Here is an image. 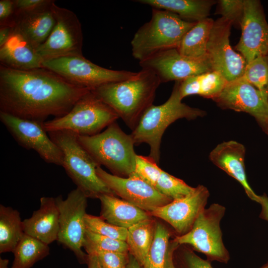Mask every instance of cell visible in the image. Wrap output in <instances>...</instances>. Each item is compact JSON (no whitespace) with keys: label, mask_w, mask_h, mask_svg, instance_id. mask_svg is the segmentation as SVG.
<instances>
[{"label":"cell","mask_w":268,"mask_h":268,"mask_svg":"<svg viewBox=\"0 0 268 268\" xmlns=\"http://www.w3.org/2000/svg\"><path fill=\"white\" fill-rule=\"evenodd\" d=\"M90 89L75 86L44 67L18 70L0 65V111L44 123L67 114Z\"/></svg>","instance_id":"cell-1"},{"label":"cell","mask_w":268,"mask_h":268,"mask_svg":"<svg viewBox=\"0 0 268 268\" xmlns=\"http://www.w3.org/2000/svg\"><path fill=\"white\" fill-rule=\"evenodd\" d=\"M160 83L152 71L141 68L131 78L92 90L133 131L143 113L153 104Z\"/></svg>","instance_id":"cell-2"},{"label":"cell","mask_w":268,"mask_h":268,"mask_svg":"<svg viewBox=\"0 0 268 268\" xmlns=\"http://www.w3.org/2000/svg\"><path fill=\"white\" fill-rule=\"evenodd\" d=\"M180 81H175L168 99L160 105L150 106L143 113L131 134L134 144H148L149 156L158 163L162 135L167 128L179 119L194 120L205 115L201 109L182 102L179 92Z\"/></svg>","instance_id":"cell-3"},{"label":"cell","mask_w":268,"mask_h":268,"mask_svg":"<svg viewBox=\"0 0 268 268\" xmlns=\"http://www.w3.org/2000/svg\"><path fill=\"white\" fill-rule=\"evenodd\" d=\"M172 12L152 8L150 20L141 26L132 41V55L139 62L159 53L176 48L196 24Z\"/></svg>","instance_id":"cell-4"},{"label":"cell","mask_w":268,"mask_h":268,"mask_svg":"<svg viewBox=\"0 0 268 268\" xmlns=\"http://www.w3.org/2000/svg\"><path fill=\"white\" fill-rule=\"evenodd\" d=\"M77 140L93 159L113 175L123 177L134 173L136 154L131 134H126L115 122L98 134L77 135Z\"/></svg>","instance_id":"cell-5"},{"label":"cell","mask_w":268,"mask_h":268,"mask_svg":"<svg viewBox=\"0 0 268 268\" xmlns=\"http://www.w3.org/2000/svg\"><path fill=\"white\" fill-rule=\"evenodd\" d=\"M48 133L62 150V167L77 188L88 198L98 199L103 194L115 195L98 176L96 170L100 166L79 143L77 134L66 130Z\"/></svg>","instance_id":"cell-6"},{"label":"cell","mask_w":268,"mask_h":268,"mask_svg":"<svg viewBox=\"0 0 268 268\" xmlns=\"http://www.w3.org/2000/svg\"><path fill=\"white\" fill-rule=\"evenodd\" d=\"M117 113L92 90L83 95L66 115L43 123L47 132L69 131L81 136H91L115 122Z\"/></svg>","instance_id":"cell-7"},{"label":"cell","mask_w":268,"mask_h":268,"mask_svg":"<svg viewBox=\"0 0 268 268\" xmlns=\"http://www.w3.org/2000/svg\"><path fill=\"white\" fill-rule=\"evenodd\" d=\"M225 211L224 206L212 203L200 213L189 232L177 236L174 240L180 246L189 245L193 251L202 253L210 262L228 263L230 254L223 243L220 226Z\"/></svg>","instance_id":"cell-8"},{"label":"cell","mask_w":268,"mask_h":268,"mask_svg":"<svg viewBox=\"0 0 268 268\" xmlns=\"http://www.w3.org/2000/svg\"><path fill=\"white\" fill-rule=\"evenodd\" d=\"M42 66L75 86L90 90L128 79L136 73L104 68L92 63L83 55L63 57L44 61Z\"/></svg>","instance_id":"cell-9"},{"label":"cell","mask_w":268,"mask_h":268,"mask_svg":"<svg viewBox=\"0 0 268 268\" xmlns=\"http://www.w3.org/2000/svg\"><path fill=\"white\" fill-rule=\"evenodd\" d=\"M60 212L57 241L71 251L80 264L87 263L88 255L82 250L86 228L85 216L88 198L79 189L71 191L64 200L55 198Z\"/></svg>","instance_id":"cell-10"},{"label":"cell","mask_w":268,"mask_h":268,"mask_svg":"<svg viewBox=\"0 0 268 268\" xmlns=\"http://www.w3.org/2000/svg\"><path fill=\"white\" fill-rule=\"evenodd\" d=\"M51 8L56 23L47 40L37 49L43 61L67 56H82L81 23L72 11L58 6Z\"/></svg>","instance_id":"cell-11"},{"label":"cell","mask_w":268,"mask_h":268,"mask_svg":"<svg viewBox=\"0 0 268 268\" xmlns=\"http://www.w3.org/2000/svg\"><path fill=\"white\" fill-rule=\"evenodd\" d=\"M0 120L20 145L35 151L47 163L62 166L63 153L47 134L43 123L19 118L1 111Z\"/></svg>","instance_id":"cell-12"},{"label":"cell","mask_w":268,"mask_h":268,"mask_svg":"<svg viewBox=\"0 0 268 268\" xmlns=\"http://www.w3.org/2000/svg\"><path fill=\"white\" fill-rule=\"evenodd\" d=\"M212 100L223 109L251 115L268 134V94L260 91L242 77L228 82L219 95Z\"/></svg>","instance_id":"cell-13"},{"label":"cell","mask_w":268,"mask_h":268,"mask_svg":"<svg viewBox=\"0 0 268 268\" xmlns=\"http://www.w3.org/2000/svg\"><path fill=\"white\" fill-rule=\"evenodd\" d=\"M232 23L221 17L214 21L206 49V56L212 70L220 72L229 82L241 77L246 62L230 44Z\"/></svg>","instance_id":"cell-14"},{"label":"cell","mask_w":268,"mask_h":268,"mask_svg":"<svg viewBox=\"0 0 268 268\" xmlns=\"http://www.w3.org/2000/svg\"><path fill=\"white\" fill-rule=\"evenodd\" d=\"M142 69L152 71L161 83L182 81L189 77L212 71L207 56L194 59L185 56L177 49L159 53L139 62Z\"/></svg>","instance_id":"cell-15"},{"label":"cell","mask_w":268,"mask_h":268,"mask_svg":"<svg viewBox=\"0 0 268 268\" xmlns=\"http://www.w3.org/2000/svg\"><path fill=\"white\" fill-rule=\"evenodd\" d=\"M96 171L115 195L148 213L172 201L137 177H120L107 172L100 166Z\"/></svg>","instance_id":"cell-16"},{"label":"cell","mask_w":268,"mask_h":268,"mask_svg":"<svg viewBox=\"0 0 268 268\" xmlns=\"http://www.w3.org/2000/svg\"><path fill=\"white\" fill-rule=\"evenodd\" d=\"M241 35L236 49L246 64L256 58L268 55V23L259 0H244Z\"/></svg>","instance_id":"cell-17"},{"label":"cell","mask_w":268,"mask_h":268,"mask_svg":"<svg viewBox=\"0 0 268 268\" xmlns=\"http://www.w3.org/2000/svg\"><path fill=\"white\" fill-rule=\"evenodd\" d=\"M210 194L207 188L198 185L187 196L173 200L149 213L168 223L181 236L192 228L200 213L205 207Z\"/></svg>","instance_id":"cell-18"},{"label":"cell","mask_w":268,"mask_h":268,"mask_svg":"<svg viewBox=\"0 0 268 268\" xmlns=\"http://www.w3.org/2000/svg\"><path fill=\"white\" fill-rule=\"evenodd\" d=\"M246 149L241 143L234 141H224L210 153L209 159L217 167L237 180L243 187L248 197L258 202L257 195L248 183L245 167Z\"/></svg>","instance_id":"cell-19"},{"label":"cell","mask_w":268,"mask_h":268,"mask_svg":"<svg viewBox=\"0 0 268 268\" xmlns=\"http://www.w3.org/2000/svg\"><path fill=\"white\" fill-rule=\"evenodd\" d=\"M24 233L49 245L57 241L60 226V212L55 198H40L38 209L23 220Z\"/></svg>","instance_id":"cell-20"},{"label":"cell","mask_w":268,"mask_h":268,"mask_svg":"<svg viewBox=\"0 0 268 268\" xmlns=\"http://www.w3.org/2000/svg\"><path fill=\"white\" fill-rule=\"evenodd\" d=\"M0 62L7 67L28 70L43 67L36 49L14 25L6 43L0 47Z\"/></svg>","instance_id":"cell-21"},{"label":"cell","mask_w":268,"mask_h":268,"mask_svg":"<svg viewBox=\"0 0 268 268\" xmlns=\"http://www.w3.org/2000/svg\"><path fill=\"white\" fill-rule=\"evenodd\" d=\"M98 199L101 203L100 216L115 226L128 229L152 218L148 212L114 195L103 194Z\"/></svg>","instance_id":"cell-22"},{"label":"cell","mask_w":268,"mask_h":268,"mask_svg":"<svg viewBox=\"0 0 268 268\" xmlns=\"http://www.w3.org/2000/svg\"><path fill=\"white\" fill-rule=\"evenodd\" d=\"M56 23L51 6L30 13L15 14V25L37 49L48 38Z\"/></svg>","instance_id":"cell-23"},{"label":"cell","mask_w":268,"mask_h":268,"mask_svg":"<svg viewBox=\"0 0 268 268\" xmlns=\"http://www.w3.org/2000/svg\"><path fill=\"white\" fill-rule=\"evenodd\" d=\"M137 2L154 8L174 13L183 20L198 22L208 17L212 6V0H138Z\"/></svg>","instance_id":"cell-24"},{"label":"cell","mask_w":268,"mask_h":268,"mask_svg":"<svg viewBox=\"0 0 268 268\" xmlns=\"http://www.w3.org/2000/svg\"><path fill=\"white\" fill-rule=\"evenodd\" d=\"M228 82L217 71L205 72L180 81V95L182 99L192 95L213 99L219 95Z\"/></svg>","instance_id":"cell-25"},{"label":"cell","mask_w":268,"mask_h":268,"mask_svg":"<svg viewBox=\"0 0 268 268\" xmlns=\"http://www.w3.org/2000/svg\"><path fill=\"white\" fill-rule=\"evenodd\" d=\"M156 222L152 218L141 221L128 229L126 242L129 253L142 266L155 236Z\"/></svg>","instance_id":"cell-26"},{"label":"cell","mask_w":268,"mask_h":268,"mask_svg":"<svg viewBox=\"0 0 268 268\" xmlns=\"http://www.w3.org/2000/svg\"><path fill=\"white\" fill-rule=\"evenodd\" d=\"M214 21L207 17L197 22L183 38L177 50L182 55L194 59L206 57V49Z\"/></svg>","instance_id":"cell-27"},{"label":"cell","mask_w":268,"mask_h":268,"mask_svg":"<svg viewBox=\"0 0 268 268\" xmlns=\"http://www.w3.org/2000/svg\"><path fill=\"white\" fill-rule=\"evenodd\" d=\"M20 213L0 205V253L13 252L24 234Z\"/></svg>","instance_id":"cell-28"},{"label":"cell","mask_w":268,"mask_h":268,"mask_svg":"<svg viewBox=\"0 0 268 268\" xmlns=\"http://www.w3.org/2000/svg\"><path fill=\"white\" fill-rule=\"evenodd\" d=\"M11 268H30L50 254L49 245L24 234L13 252Z\"/></svg>","instance_id":"cell-29"},{"label":"cell","mask_w":268,"mask_h":268,"mask_svg":"<svg viewBox=\"0 0 268 268\" xmlns=\"http://www.w3.org/2000/svg\"><path fill=\"white\" fill-rule=\"evenodd\" d=\"M171 233L162 223L156 222L155 236L142 268H165Z\"/></svg>","instance_id":"cell-30"},{"label":"cell","mask_w":268,"mask_h":268,"mask_svg":"<svg viewBox=\"0 0 268 268\" xmlns=\"http://www.w3.org/2000/svg\"><path fill=\"white\" fill-rule=\"evenodd\" d=\"M83 248L89 255L96 252L129 253L126 241L100 235L86 229Z\"/></svg>","instance_id":"cell-31"},{"label":"cell","mask_w":268,"mask_h":268,"mask_svg":"<svg viewBox=\"0 0 268 268\" xmlns=\"http://www.w3.org/2000/svg\"><path fill=\"white\" fill-rule=\"evenodd\" d=\"M242 77L260 91L268 94V55L258 57L247 64Z\"/></svg>","instance_id":"cell-32"},{"label":"cell","mask_w":268,"mask_h":268,"mask_svg":"<svg viewBox=\"0 0 268 268\" xmlns=\"http://www.w3.org/2000/svg\"><path fill=\"white\" fill-rule=\"evenodd\" d=\"M154 188L161 194L172 201L187 196L195 188L187 184L182 180L163 170Z\"/></svg>","instance_id":"cell-33"},{"label":"cell","mask_w":268,"mask_h":268,"mask_svg":"<svg viewBox=\"0 0 268 268\" xmlns=\"http://www.w3.org/2000/svg\"><path fill=\"white\" fill-rule=\"evenodd\" d=\"M85 225L87 230L114 239L126 241L128 229L113 225L100 216L86 213Z\"/></svg>","instance_id":"cell-34"},{"label":"cell","mask_w":268,"mask_h":268,"mask_svg":"<svg viewBox=\"0 0 268 268\" xmlns=\"http://www.w3.org/2000/svg\"><path fill=\"white\" fill-rule=\"evenodd\" d=\"M162 171L150 156L136 155L134 170L131 176L137 177L154 187Z\"/></svg>","instance_id":"cell-35"},{"label":"cell","mask_w":268,"mask_h":268,"mask_svg":"<svg viewBox=\"0 0 268 268\" xmlns=\"http://www.w3.org/2000/svg\"><path fill=\"white\" fill-rule=\"evenodd\" d=\"M216 3V13L221 15L232 25L241 27L244 13V0H219Z\"/></svg>","instance_id":"cell-36"},{"label":"cell","mask_w":268,"mask_h":268,"mask_svg":"<svg viewBox=\"0 0 268 268\" xmlns=\"http://www.w3.org/2000/svg\"><path fill=\"white\" fill-rule=\"evenodd\" d=\"M90 254L96 256L100 268H127L129 253L96 252Z\"/></svg>","instance_id":"cell-37"},{"label":"cell","mask_w":268,"mask_h":268,"mask_svg":"<svg viewBox=\"0 0 268 268\" xmlns=\"http://www.w3.org/2000/svg\"><path fill=\"white\" fill-rule=\"evenodd\" d=\"M180 268H213L210 261L196 254L192 249L184 248L179 254Z\"/></svg>","instance_id":"cell-38"},{"label":"cell","mask_w":268,"mask_h":268,"mask_svg":"<svg viewBox=\"0 0 268 268\" xmlns=\"http://www.w3.org/2000/svg\"><path fill=\"white\" fill-rule=\"evenodd\" d=\"M54 0H14L15 14L33 12L49 8Z\"/></svg>","instance_id":"cell-39"},{"label":"cell","mask_w":268,"mask_h":268,"mask_svg":"<svg viewBox=\"0 0 268 268\" xmlns=\"http://www.w3.org/2000/svg\"><path fill=\"white\" fill-rule=\"evenodd\" d=\"M15 25L13 0H0V25Z\"/></svg>","instance_id":"cell-40"},{"label":"cell","mask_w":268,"mask_h":268,"mask_svg":"<svg viewBox=\"0 0 268 268\" xmlns=\"http://www.w3.org/2000/svg\"><path fill=\"white\" fill-rule=\"evenodd\" d=\"M179 245L174 240L169 243L165 263V268H177L174 261V255Z\"/></svg>","instance_id":"cell-41"},{"label":"cell","mask_w":268,"mask_h":268,"mask_svg":"<svg viewBox=\"0 0 268 268\" xmlns=\"http://www.w3.org/2000/svg\"><path fill=\"white\" fill-rule=\"evenodd\" d=\"M261 207V210L259 215V217L263 220L268 221V197L264 194L260 196L257 202Z\"/></svg>","instance_id":"cell-42"},{"label":"cell","mask_w":268,"mask_h":268,"mask_svg":"<svg viewBox=\"0 0 268 268\" xmlns=\"http://www.w3.org/2000/svg\"><path fill=\"white\" fill-rule=\"evenodd\" d=\"M14 25H0V47L2 46L8 39Z\"/></svg>","instance_id":"cell-43"},{"label":"cell","mask_w":268,"mask_h":268,"mask_svg":"<svg viewBox=\"0 0 268 268\" xmlns=\"http://www.w3.org/2000/svg\"><path fill=\"white\" fill-rule=\"evenodd\" d=\"M87 265L88 268H100L97 258L93 254L88 255Z\"/></svg>","instance_id":"cell-44"},{"label":"cell","mask_w":268,"mask_h":268,"mask_svg":"<svg viewBox=\"0 0 268 268\" xmlns=\"http://www.w3.org/2000/svg\"><path fill=\"white\" fill-rule=\"evenodd\" d=\"M127 268H142V267L138 261L132 255L129 254Z\"/></svg>","instance_id":"cell-45"},{"label":"cell","mask_w":268,"mask_h":268,"mask_svg":"<svg viewBox=\"0 0 268 268\" xmlns=\"http://www.w3.org/2000/svg\"><path fill=\"white\" fill-rule=\"evenodd\" d=\"M9 261L7 259L0 258V268H8Z\"/></svg>","instance_id":"cell-46"},{"label":"cell","mask_w":268,"mask_h":268,"mask_svg":"<svg viewBox=\"0 0 268 268\" xmlns=\"http://www.w3.org/2000/svg\"><path fill=\"white\" fill-rule=\"evenodd\" d=\"M260 268H268V262Z\"/></svg>","instance_id":"cell-47"}]
</instances>
